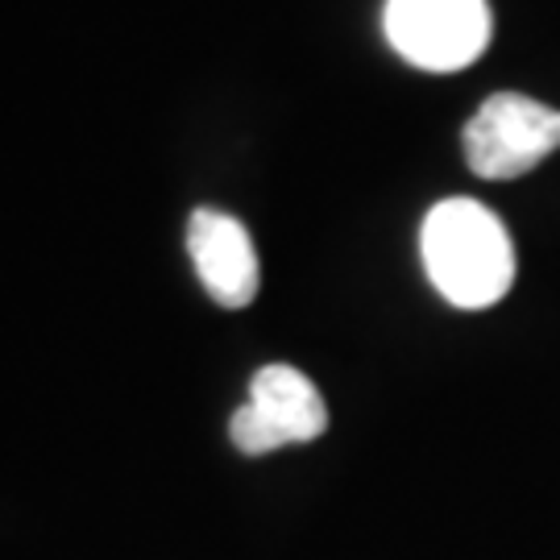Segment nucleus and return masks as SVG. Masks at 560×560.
<instances>
[{
	"label": "nucleus",
	"instance_id": "obj_1",
	"mask_svg": "<svg viewBox=\"0 0 560 560\" xmlns=\"http://www.w3.org/2000/svg\"><path fill=\"white\" fill-rule=\"evenodd\" d=\"M420 258L441 300L460 312L494 307L515 282V245L478 200L436 203L420 224Z\"/></svg>",
	"mask_w": 560,
	"mask_h": 560
},
{
	"label": "nucleus",
	"instance_id": "obj_3",
	"mask_svg": "<svg viewBox=\"0 0 560 560\" xmlns=\"http://www.w3.org/2000/svg\"><path fill=\"white\" fill-rule=\"evenodd\" d=\"M460 145L478 179H520L560 150V113L520 92H499L469 117Z\"/></svg>",
	"mask_w": 560,
	"mask_h": 560
},
{
	"label": "nucleus",
	"instance_id": "obj_2",
	"mask_svg": "<svg viewBox=\"0 0 560 560\" xmlns=\"http://www.w3.org/2000/svg\"><path fill=\"white\" fill-rule=\"evenodd\" d=\"M382 34L407 67L448 75L486 55L494 38V13L486 0H386Z\"/></svg>",
	"mask_w": 560,
	"mask_h": 560
},
{
	"label": "nucleus",
	"instance_id": "obj_4",
	"mask_svg": "<svg viewBox=\"0 0 560 560\" xmlns=\"http://www.w3.org/2000/svg\"><path fill=\"white\" fill-rule=\"evenodd\" d=\"M328 407L316 382L295 365H261L249 382V402L233 411L229 436L241 453L261 457L287 444H307L324 436Z\"/></svg>",
	"mask_w": 560,
	"mask_h": 560
},
{
	"label": "nucleus",
	"instance_id": "obj_5",
	"mask_svg": "<svg viewBox=\"0 0 560 560\" xmlns=\"http://www.w3.org/2000/svg\"><path fill=\"white\" fill-rule=\"evenodd\" d=\"M187 254H191V266L200 275L203 291L221 307L254 303L261 287V270L254 241H249V233H245V224L237 217L217 212V208L191 212V221H187Z\"/></svg>",
	"mask_w": 560,
	"mask_h": 560
}]
</instances>
